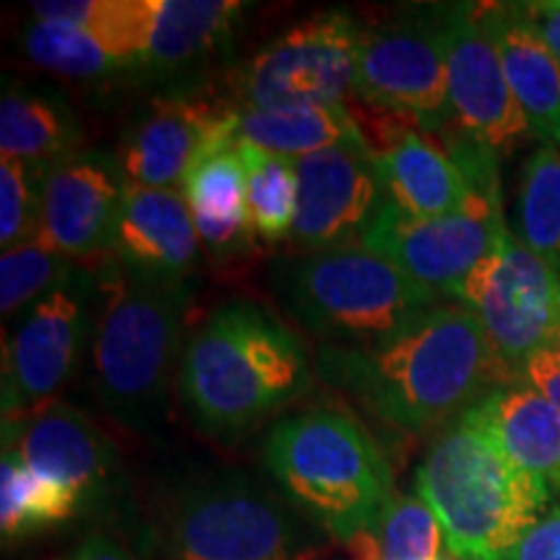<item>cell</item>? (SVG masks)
Listing matches in <instances>:
<instances>
[{"label":"cell","instance_id":"cell-21","mask_svg":"<svg viewBox=\"0 0 560 560\" xmlns=\"http://www.w3.org/2000/svg\"><path fill=\"white\" fill-rule=\"evenodd\" d=\"M516 467L560 493V412L535 387L516 380L462 412Z\"/></svg>","mask_w":560,"mask_h":560},{"label":"cell","instance_id":"cell-5","mask_svg":"<svg viewBox=\"0 0 560 560\" xmlns=\"http://www.w3.org/2000/svg\"><path fill=\"white\" fill-rule=\"evenodd\" d=\"M187 310V283L138 276L122 265L109 270L91 350L94 392L102 408L128 429H149L170 405L185 353Z\"/></svg>","mask_w":560,"mask_h":560},{"label":"cell","instance_id":"cell-16","mask_svg":"<svg viewBox=\"0 0 560 560\" xmlns=\"http://www.w3.org/2000/svg\"><path fill=\"white\" fill-rule=\"evenodd\" d=\"M125 195V177L115 156L75 151L45 174L37 240L70 260L112 247Z\"/></svg>","mask_w":560,"mask_h":560},{"label":"cell","instance_id":"cell-12","mask_svg":"<svg viewBox=\"0 0 560 560\" xmlns=\"http://www.w3.org/2000/svg\"><path fill=\"white\" fill-rule=\"evenodd\" d=\"M94 296L96 278L75 268L24 314L3 348V420L30 416L66 387L86 346Z\"/></svg>","mask_w":560,"mask_h":560},{"label":"cell","instance_id":"cell-28","mask_svg":"<svg viewBox=\"0 0 560 560\" xmlns=\"http://www.w3.org/2000/svg\"><path fill=\"white\" fill-rule=\"evenodd\" d=\"M21 39L26 58L34 66L66 79H100L120 68H130V60L102 32L83 26L34 19Z\"/></svg>","mask_w":560,"mask_h":560},{"label":"cell","instance_id":"cell-18","mask_svg":"<svg viewBox=\"0 0 560 560\" xmlns=\"http://www.w3.org/2000/svg\"><path fill=\"white\" fill-rule=\"evenodd\" d=\"M198 231L185 192L153 190L125 182L120 215L112 234L117 265L138 276L187 283L198 268Z\"/></svg>","mask_w":560,"mask_h":560},{"label":"cell","instance_id":"cell-23","mask_svg":"<svg viewBox=\"0 0 560 560\" xmlns=\"http://www.w3.org/2000/svg\"><path fill=\"white\" fill-rule=\"evenodd\" d=\"M182 187L198 240L210 255L226 260L252 247L255 231L247 213V172L236 140L198 159Z\"/></svg>","mask_w":560,"mask_h":560},{"label":"cell","instance_id":"cell-1","mask_svg":"<svg viewBox=\"0 0 560 560\" xmlns=\"http://www.w3.org/2000/svg\"><path fill=\"white\" fill-rule=\"evenodd\" d=\"M319 374L371 416L402 431H425L522 380L480 319L462 304H436L369 346H322Z\"/></svg>","mask_w":560,"mask_h":560},{"label":"cell","instance_id":"cell-17","mask_svg":"<svg viewBox=\"0 0 560 560\" xmlns=\"http://www.w3.org/2000/svg\"><path fill=\"white\" fill-rule=\"evenodd\" d=\"M3 450L16 452L39 478L94 499L115 472V450L81 410L55 402L16 420H3Z\"/></svg>","mask_w":560,"mask_h":560},{"label":"cell","instance_id":"cell-9","mask_svg":"<svg viewBox=\"0 0 560 560\" xmlns=\"http://www.w3.org/2000/svg\"><path fill=\"white\" fill-rule=\"evenodd\" d=\"M359 37V24L342 11L299 21L236 70L231 107L252 112L342 104L355 91Z\"/></svg>","mask_w":560,"mask_h":560},{"label":"cell","instance_id":"cell-3","mask_svg":"<svg viewBox=\"0 0 560 560\" xmlns=\"http://www.w3.org/2000/svg\"><path fill=\"white\" fill-rule=\"evenodd\" d=\"M262 457L285 501L346 545L380 527L397 499L380 444L346 410L283 418L265 439Z\"/></svg>","mask_w":560,"mask_h":560},{"label":"cell","instance_id":"cell-26","mask_svg":"<svg viewBox=\"0 0 560 560\" xmlns=\"http://www.w3.org/2000/svg\"><path fill=\"white\" fill-rule=\"evenodd\" d=\"M83 506L81 495L39 478L21 462L16 452L3 450L0 459V535L16 542L32 532L73 520Z\"/></svg>","mask_w":560,"mask_h":560},{"label":"cell","instance_id":"cell-35","mask_svg":"<svg viewBox=\"0 0 560 560\" xmlns=\"http://www.w3.org/2000/svg\"><path fill=\"white\" fill-rule=\"evenodd\" d=\"M527 5L529 16L535 19L537 30H540L542 39L560 62V0H545V3H524Z\"/></svg>","mask_w":560,"mask_h":560},{"label":"cell","instance_id":"cell-30","mask_svg":"<svg viewBox=\"0 0 560 560\" xmlns=\"http://www.w3.org/2000/svg\"><path fill=\"white\" fill-rule=\"evenodd\" d=\"M444 529L433 509L418 495L392 501L380 527L350 542L355 560H436Z\"/></svg>","mask_w":560,"mask_h":560},{"label":"cell","instance_id":"cell-8","mask_svg":"<svg viewBox=\"0 0 560 560\" xmlns=\"http://www.w3.org/2000/svg\"><path fill=\"white\" fill-rule=\"evenodd\" d=\"M164 560H306L299 516L247 475H221L182 493L161 532Z\"/></svg>","mask_w":560,"mask_h":560},{"label":"cell","instance_id":"cell-22","mask_svg":"<svg viewBox=\"0 0 560 560\" xmlns=\"http://www.w3.org/2000/svg\"><path fill=\"white\" fill-rule=\"evenodd\" d=\"M384 195L416 219H439L465 206L472 182L441 145L405 130L376 151Z\"/></svg>","mask_w":560,"mask_h":560},{"label":"cell","instance_id":"cell-33","mask_svg":"<svg viewBox=\"0 0 560 560\" xmlns=\"http://www.w3.org/2000/svg\"><path fill=\"white\" fill-rule=\"evenodd\" d=\"M503 560H560V506L550 509Z\"/></svg>","mask_w":560,"mask_h":560},{"label":"cell","instance_id":"cell-11","mask_svg":"<svg viewBox=\"0 0 560 560\" xmlns=\"http://www.w3.org/2000/svg\"><path fill=\"white\" fill-rule=\"evenodd\" d=\"M454 296L480 319L514 371H522L537 350L560 342V278L511 231L462 280Z\"/></svg>","mask_w":560,"mask_h":560},{"label":"cell","instance_id":"cell-2","mask_svg":"<svg viewBox=\"0 0 560 560\" xmlns=\"http://www.w3.org/2000/svg\"><path fill=\"white\" fill-rule=\"evenodd\" d=\"M312 384L304 342L247 299L221 304L185 342L177 387L187 416L213 439H242Z\"/></svg>","mask_w":560,"mask_h":560},{"label":"cell","instance_id":"cell-36","mask_svg":"<svg viewBox=\"0 0 560 560\" xmlns=\"http://www.w3.org/2000/svg\"><path fill=\"white\" fill-rule=\"evenodd\" d=\"M62 560H136V558H132L125 548H120L115 540H109V537L96 535V537H89V540L83 542L73 556Z\"/></svg>","mask_w":560,"mask_h":560},{"label":"cell","instance_id":"cell-10","mask_svg":"<svg viewBox=\"0 0 560 560\" xmlns=\"http://www.w3.org/2000/svg\"><path fill=\"white\" fill-rule=\"evenodd\" d=\"M355 94L371 107L410 117L423 130L441 132L452 122L439 5L361 30Z\"/></svg>","mask_w":560,"mask_h":560},{"label":"cell","instance_id":"cell-20","mask_svg":"<svg viewBox=\"0 0 560 560\" xmlns=\"http://www.w3.org/2000/svg\"><path fill=\"white\" fill-rule=\"evenodd\" d=\"M503 73L537 138L556 143L560 125V62L524 3L480 5Z\"/></svg>","mask_w":560,"mask_h":560},{"label":"cell","instance_id":"cell-4","mask_svg":"<svg viewBox=\"0 0 560 560\" xmlns=\"http://www.w3.org/2000/svg\"><path fill=\"white\" fill-rule=\"evenodd\" d=\"M416 490L457 560H503L550 506L548 482L520 470L462 416L433 439Z\"/></svg>","mask_w":560,"mask_h":560},{"label":"cell","instance_id":"cell-15","mask_svg":"<svg viewBox=\"0 0 560 560\" xmlns=\"http://www.w3.org/2000/svg\"><path fill=\"white\" fill-rule=\"evenodd\" d=\"M240 112L200 94H170L125 130L117 166L128 185L179 190L198 159L234 143Z\"/></svg>","mask_w":560,"mask_h":560},{"label":"cell","instance_id":"cell-31","mask_svg":"<svg viewBox=\"0 0 560 560\" xmlns=\"http://www.w3.org/2000/svg\"><path fill=\"white\" fill-rule=\"evenodd\" d=\"M79 265L39 240L3 252L0 257V310L9 319L24 306L58 289Z\"/></svg>","mask_w":560,"mask_h":560},{"label":"cell","instance_id":"cell-14","mask_svg":"<svg viewBox=\"0 0 560 560\" xmlns=\"http://www.w3.org/2000/svg\"><path fill=\"white\" fill-rule=\"evenodd\" d=\"M296 187V219L289 242L310 252L355 247L387 198L376 153L366 140L299 159Z\"/></svg>","mask_w":560,"mask_h":560},{"label":"cell","instance_id":"cell-29","mask_svg":"<svg viewBox=\"0 0 560 560\" xmlns=\"http://www.w3.org/2000/svg\"><path fill=\"white\" fill-rule=\"evenodd\" d=\"M247 172V213L255 240H289L296 219V161L236 140Z\"/></svg>","mask_w":560,"mask_h":560},{"label":"cell","instance_id":"cell-7","mask_svg":"<svg viewBox=\"0 0 560 560\" xmlns=\"http://www.w3.org/2000/svg\"><path fill=\"white\" fill-rule=\"evenodd\" d=\"M452 156L472 182L465 206L439 219H416L384 198L361 244L387 257L425 289L454 296L509 226L503 221L493 153L462 136Z\"/></svg>","mask_w":560,"mask_h":560},{"label":"cell","instance_id":"cell-37","mask_svg":"<svg viewBox=\"0 0 560 560\" xmlns=\"http://www.w3.org/2000/svg\"><path fill=\"white\" fill-rule=\"evenodd\" d=\"M556 145L560 149V125H558V132H556Z\"/></svg>","mask_w":560,"mask_h":560},{"label":"cell","instance_id":"cell-13","mask_svg":"<svg viewBox=\"0 0 560 560\" xmlns=\"http://www.w3.org/2000/svg\"><path fill=\"white\" fill-rule=\"evenodd\" d=\"M439 24L452 122L493 156L516 151L535 130L509 86L499 50L482 24L480 5H439Z\"/></svg>","mask_w":560,"mask_h":560},{"label":"cell","instance_id":"cell-19","mask_svg":"<svg viewBox=\"0 0 560 560\" xmlns=\"http://www.w3.org/2000/svg\"><path fill=\"white\" fill-rule=\"evenodd\" d=\"M242 11L236 0H136V68L177 73L198 66L226 45Z\"/></svg>","mask_w":560,"mask_h":560},{"label":"cell","instance_id":"cell-32","mask_svg":"<svg viewBox=\"0 0 560 560\" xmlns=\"http://www.w3.org/2000/svg\"><path fill=\"white\" fill-rule=\"evenodd\" d=\"M50 166L34 161H0V244L3 252L39 236L42 190Z\"/></svg>","mask_w":560,"mask_h":560},{"label":"cell","instance_id":"cell-6","mask_svg":"<svg viewBox=\"0 0 560 560\" xmlns=\"http://www.w3.org/2000/svg\"><path fill=\"white\" fill-rule=\"evenodd\" d=\"M283 296L301 325L327 346H369L433 310L441 293L355 244L299 260L283 280Z\"/></svg>","mask_w":560,"mask_h":560},{"label":"cell","instance_id":"cell-27","mask_svg":"<svg viewBox=\"0 0 560 560\" xmlns=\"http://www.w3.org/2000/svg\"><path fill=\"white\" fill-rule=\"evenodd\" d=\"M516 240L560 278V149L542 145L524 164L516 192Z\"/></svg>","mask_w":560,"mask_h":560},{"label":"cell","instance_id":"cell-34","mask_svg":"<svg viewBox=\"0 0 560 560\" xmlns=\"http://www.w3.org/2000/svg\"><path fill=\"white\" fill-rule=\"evenodd\" d=\"M522 380L535 387L560 412V342L537 350L522 363Z\"/></svg>","mask_w":560,"mask_h":560},{"label":"cell","instance_id":"cell-25","mask_svg":"<svg viewBox=\"0 0 560 560\" xmlns=\"http://www.w3.org/2000/svg\"><path fill=\"white\" fill-rule=\"evenodd\" d=\"M236 140H247L257 149L299 161L332 145L366 140V136L355 117L342 104H335V107L240 112Z\"/></svg>","mask_w":560,"mask_h":560},{"label":"cell","instance_id":"cell-24","mask_svg":"<svg viewBox=\"0 0 560 560\" xmlns=\"http://www.w3.org/2000/svg\"><path fill=\"white\" fill-rule=\"evenodd\" d=\"M81 128L58 96L5 83L0 96V153L3 159L52 166L81 151Z\"/></svg>","mask_w":560,"mask_h":560}]
</instances>
